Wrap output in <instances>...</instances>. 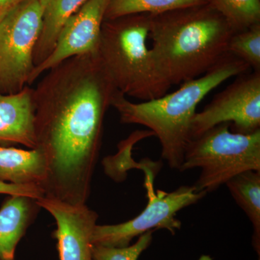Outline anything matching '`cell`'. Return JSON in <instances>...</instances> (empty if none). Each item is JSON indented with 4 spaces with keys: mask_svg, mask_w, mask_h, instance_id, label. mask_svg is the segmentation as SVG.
Returning <instances> with one entry per match:
<instances>
[{
    "mask_svg": "<svg viewBox=\"0 0 260 260\" xmlns=\"http://www.w3.org/2000/svg\"><path fill=\"white\" fill-rule=\"evenodd\" d=\"M32 89L35 149L46 164L44 197L86 204L104 119L118 90L98 54L66 59Z\"/></svg>",
    "mask_w": 260,
    "mask_h": 260,
    "instance_id": "1",
    "label": "cell"
},
{
    "mask_svg": "<svg viewBox=\"0 0 260 260\" xmlns=\"http://www.w3.org/2000/svg\"><path fill=\"white\" fill-rule=\"evenodd\" d=\"M149 17L150 48L172 85L205 75L229 54L234 32L209 4Z\"/></svg>",
    "mask_w": 260,
    "mask_h": 260,
    "instance_id": "2",
    "label": "cell"
},
{
    "mask_svg": "<svg viewBox=\"0 0 260 260\" xmlns=\"http://www.w3.org/2000/svg\"><path fill=\"white\" fill-rule=\"evenodd\" d=\"M244 61L232 54L202 76L181 84L172 93L153 100L133 103L116 92L112 107L117 111L121 123L148 127L161 145L162 158L169 168L180 169L186 147L191 141V126L198 104L210 91L225 80L248 73Z\"/></svg>",
    "mask_w": 260,
    "mask_h": 260,
    "instance_id": "3",
    "label": "cell"
},
{
    "mask_svg": "<svg viewBox=\"0 0 260 260\" xmlns=\"http://www.w3.org/2000/svg\"><path fill=\"white\" fill-rule=\"evenodd\" d=\"M149 32V14L104 20L98 51L116 90L144 102L166 95L172 87L148 47Z\"/></svg>",
    "mask_w": 260,
    "mask_h": 260,
    "instance_id": "4",
    "label": "cell"
},
{
    "mask_svg": "<svg viewBox=\"0 0 260 260\" xmlns=\"http://www.w3.org/2000/svg\"><path fill=\"white\" fill-rule=\"evenodd\" d=\"M194 169L201 170L194 185L207 194L241 173L260 171V130L234 133L229 123L208 130L189 142L179 172Z\"/></svg>",
    "mask_w": 260,
    "mask_h": 260,
    "instance_id": "5",
    "label": "cell"
},
{
    "mask_svg": "<svg viewBox=\"0 0 260 260\" xmlns=\"http://www.w3.org/2000/svg\"><path fill=\"white\" fill-rule=\"evenodd\" d=\"M47 1L25 0L0 21V93H16L28 86Z\"/></svg>",
    "mask_w": 260,
    "mask_h": 260,
    "instance_id": "6",
    "label": "cell"
},
{
    "mask_svg": "<svg viewBox=\"0 0 260 260\" xmlns=\"http://www.w3.org/2000/svg\"><path fill=\"white\" fill-rule=\"evenodd\" d=\"M148 204L135 218L116 225H95L91 242L93 245L125 247L133 239L149 231L165 229L174 235L180 230L181 222L177 214L186 207L196 204L206 196L194 185H183L172 191H154L148 185Z\"/></svg>",
    "mask_w": 260,
    "mask_h": 260,
    "instance_id": "7",
    "label": "cell"
},
{
    "mask_svg": "<svg viewBox=\"0 0 260 260\" xmlns=\"http://www.w3.org/2000/svg\"><path fill=\"white\" fill-rule=\"evenodd\" d=\"M231 124L234 133L251 134L260 130V72L239 75L237 80L200 112L191 122V140L214 126Z\"/></svg>",
    "mask_w": 260,
    "mask_h": 260,
    "instance_id": "8",
    "label": "cell"
},
{
    "mask_svg": "<svg viewBox=\"0 0 260 260\" xmlns=\"http://www.w3.org/2000/svg\"><path fill=\"white\" fill-rule=\"evenodd\" d=\"M110 2L88 0L65 22L50 55L34 68L28 86L41 75L66 59L98 54L102 25Z\"/></svg>",
    "mask_w": 260,
    "mask_h": 260,
    "instance_id": "9",
    "label": "cell"
},
{
    "mask_svg": "<svg viewBox=\"0 0 260 260\" xmlns=\"http://www.w3.org/2000/svg\"><path fill=\"white\" fill-rule=\"evenodd\" d=\"M55 219L53 238L57 241L59 260H93L91 239L99 215L86 204L71 205L53 198L37 200Z\"/></svg>",
    "mask_w": 260,
    "mask_h": 260,
    "instance_id": "10",
    "label": "cell"
},
{
    "mask_svg": "<svg viewBox=\"0 0 260 260\" xmlns=\"http://www.w3.org/2000/svg\"><path fill=\"white\" fill-rule=\"evenodd\" d=\"M34 89L0 93V146L21 145L35 149Z\"/></svg>",
    "mask_w": 260,
    "mask_h": 260,
    "instance_id": "11",
    "label": "cell"
},
{
    "mask_svg": "<svg viewBox=\"0 0 260 260\" xmlns=\"http://www.w3.org/2000/svg\"><path fill=\"white\" fill-rule=\"evenodd\" d=\"M8 196L0 208V260H15L18 243L42 208L34 198Z\"/></svg>",
    "mask_w": 260,
    "mask_h": 260,
    "instance_id": "12",
    "label": "cell"
},
{
    "mask_svg": "<svg viewBox=\"0 0 260 260\" xmlns=\"http://www.w3.org/2000/svg\"><path fill=\"white\" fill-rule=\"evenodd\" d=\"M45 178V160L37 149L0 146V181L42 188Z\"/></svg>",
    "mask_w": 260,
    "mask_h": 260,
    "instance_id": "13",
    "label": "cell"
},
{
    "mask_svg": "<svg viewBox=\"0 0 260 260\" xmlns=\"http://www.w3.org/2000/svg\"><path fill=\"white\" fill-rule=\"evenodd\" d=\"M88 0H48L44 8L40 37L34 53L35 67L50 55L61 28Z\"/></svg>",
    "mask_w": 260,
    "mask_h": 260,
    "instance_id": "14",
    "label": "cell"
},
{
    "mask_svg": "<svg viewBox=\"0 0 260 260\" xmlns=\"http://www.w3.org/2000/svg\"><path fill=\"white\" fill-rule=\"evenodd\" d=\"M233 199L249 219L253 227L252 245L260 254V171L238 174L226 184Z\"/></svg>",
    "mask_w": 260,
    "mask_h": 260,
    "instance_id": "15",
    "label": "cell"
},
{
    "mask_svg": "<svg viewBox=\"0 0 260 260\" xmlns=\"http://www.w3.org/2000/svg\"><path fill=\"white\" fill-rule=\"evenodd\" d=\"M205 4H208V0H111L105 20L138 14H162Z\"/></svg>",
    "mask_w": 260,
    "mask_h": 260,
    "instance_id": "16",
    "label": "cell"
},
{
    "mask_svg": "<svg viewBox=\"0 0 260 260\" xmlns=\"http://www.w3.org/2000/svg\"><path fill=\"white\" fill-rule=\"evenodd\" d=\"M234 32L260 23V0H208Z\"/></svg>",
    "mask_w": 260,
    "mask_h": 260,
    "instance_id": "17",
    "label": "cell"
},
{
    "mask_svg": "<svg viewBox=\"0 0 260 260\" xmlns=\"http://www.w3.org/2000/svg\"><path fill=\"white\" fill-rule=\"evenodd\" d=\"M228 52L246 63L252 71L260 72V23L234 32Z\"/></svg>",
    "mask_w": 260,
    "mask_h": 260,
    "instance_id": "18",
    "label": "cell"
},
{
    "mask_svg": "<svg viewBox=\"0 0 260 260\" xmlns=\"http://www.w3.org/2000/svg\"><path fill=\"white\" fill-rule=\"evenodd\" d=\"M153 231L142 234L134 244L125 247H109L100 245L92 246L93 260H138L143 251L151 244Z\"/></svg>",
    "mask_w": 260,
    "mask_h": 260,
    "instance_id": "19",
    "label": "cell"
},
{
    "mask_svg": "<svg viewBox=\"0 0 260 260\" xmlns=\"http://www.w3.org/2000/svg\"><path fill=\"white\" fill-rule=\"evenodd\" d=\"M0 194L7 195H22L34 199L44 197V191L37 185H18L0 181Z\"/></svg>",
    "mask_w": 260,
    "mask_h": 260,
    "instance_id": "20",
    "label": "cell"
},
{
    "mask_svg": "<svg viewBox=\"0 0 260 260\" xmlns=\"http://www.w3.org/2000/svg\"><path fill=\"white\" fill-rule=\"evenodd\" d=\"M25 0H0V21L15 7Z\"/></svg>",
    "mask_w": 260,
    "mask_h": 260,
    "instance_id": "21",
    "label": "cell"
}]
</instances>
